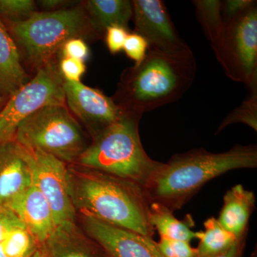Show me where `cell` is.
Instances as JSON below:
<instances>
[{"label":"cell","instance_id":"obj_1","mask_svg":"<svg viewBox=\"0 0 257 257\" xmlns=\"http://www.w3.org/2000/svg\"><path fill=\"white\" fill-rule=\"evenodd\" d=\"M67 182L77 214L153 238L150 202L145 189L136 182L78 165H67Z\"/></svg>","mask_w":257,"mask_h":257},{"label":"cell","instance_id":"obj_2","mask_svg":"<svg viewBox=\"0 0 257 257\" xmlns=\"http://www.w3.org/2000/svg\"><path fill=\"white\" fill-rule=\"evenodd\" d=\"M197 69L192 50L169 53L149 48L143 62L123 71L113 99L124 112L143 115L179 100L192 85Z\"/></svg>","mask_w":257,"mask_h":257},{"label":"cell","instance_id":"obj_3","mask_svg":"<svg viewBox=\"0 0 257 257\" xmlns=\"http://www.w3.org/2000/svg\"><path fill=\"white\" fill-rule=\"evenodd\" d=\"M256 167L255 145H235L221 153L194 149L176 154L164 163L145 193L150 202L160 203L175 212L213 179L229 171Z\"/></svg>","mask_w":257,"mask_h":257},{"label":"cell","instance_id":"obj_4","mask_svg":"<svg viewBox=\"0 0 257 257\" xmlns=\"http://www.w3.org/2000/svg\"><path fill=\"white\" fill-rule=\"evenodd\" d=\"M3 21L18 46L22 62H25L35 73L57 60L67 40L101 39L91 25L82 2L58 11H37L22 21Z\"/></svg>","mask_w":257,"mask_h":257},{"label":"cell","instance_id":"obj_5","mask_svg":"<svg viewBox=\"0 0 257 257\" xmlns=\"http://www.w3.org/2000/svg\"><path fill=\"white\" fill-rule=\"evenodd\" d=\"M142 116L124 112L92 139L74 165L102 171L146 188L164 163L152 160L144 149L139 132Z\"/></svg>","mask_w":257,"mask_h":257},{"label":"cell","instance_id":"obj_6","mask_svg":"<svg viewBox=\"0 0 257 257\" xmlns=\"http://www.w3.org/2000/svg\"><path fill=\"white\" fill-rule=\"evenodd\" d=\"M64 163L74 165L90 145V137L64 104L40 108L19 126L15 140Z\"/></svg>","mask_w":257,"mask_h":257},{"label":"cell","instance_id":"obj_7","mask_svg":"<svg viewBox=\"0 0 257 257\" xmlns=\"http://www.w3.org/2000/svg\"><path fill=\"white\" fill-rule=\"evenodd\" d=\"M219 43L212 49L225 74L249 90L257 88L256 3L236 18L224 22Z\"/></svg>","mask_w":257,"mask_h":257},{"label":"cell","instance_id":"obj_8","mask_svg":"<svg viewBox=\"0 0 257 257\" xmlns=\"http://www.w3.org/2000/svg\"><path fill=\"white\" fill-rule=\"evenodd\" d=\"M64 104L63 78L57 59L39 69L33 78L8 97L0 110V145L13 141L20 125L40 108Z\"/></svg>","mask_w":257,"mask_h":257},{"label":"cell","instance_id":"obj_9","mask_svg":"<svg viewBox=\"0 0 257 257\" xmlns=\"http://www.w3.org/2000/svg\"><path fill=\"white\" fill-rule=\"evenodd\" d=\"M18 145L31 170L32 184L48 201L56 224L75 221L77 212L69 194L67 164L40 150Z\"/></svg>","mask_w":257,"mask_h":257},{"label":"cell","instance_id":"obj_10","mask_svg":"<svg viewBox=\"0 0 257 257\" xmlns=\"http://www.w3.org/2000/svg\"><path fill=\"white\" fill-rule=\"evenodd\" d=\"M63 90L66 106L91 140L124 114L112 96L82 82L63 79Z\"/></svg>","mask_w":257,"mask_h":257},{"label":"cell","instance_id":"obj_11","mask_svg":"<svg viewBox=\"0 0 257 257\" xmlns=\"http://www.w3.org/2000/svg\"><path fill=\"white\" fill-rule=\"evenodd\" d=\"M135 32L143 36L150 49L181 53L191 50L179 36L167 7L161 0H134Z\"/></svg>","mask_w":257,"mask_h":257},{"label":"cell","instance_id":"obj_12","mask_svg":"<svg viewBox=\"0 0 257 257\" xmlns=\"http://www.w3.org/2000/svg\"><path fill=\"white\" fill-rule=\"evenodd\" d=\"M76 221L109 257H164L152 238L90 216L77 214Z\"/></svg>","mask_w":257,"mask_h":257},{"label":"cell","instance_id":"obj_13","mask_svg":"<svg viewBox=\"0 0 257 257\" xmlns=\"http://www.w3.org/2000/svg\"><path fill=\"white\" fill-rule=\"evenodd\" d=\"M5 206L14 211L40 246L57 226L48 201L33 184Z\"/></svg>","mask_w":257,"mask_h":257},{"label":"cell","instance_id":"obj_14","mask_svg":"<svg viewBox=\"0 0 257 257\" xmlns=\"http://www.w3.org/2000/svg\"><path fill=\"white\" fill-rule=\"evenodd\" d=\"M40 247L47 257H109L76 221L57 225Z\"/></svg>","mask_w":257,"mask_h":257},{"label":"cell","instance_id":"obj_15","mask_svg":"<svg viewBox=\"0 0 257 257\" xmlns=\"http://www.w3.org/2000/svg\"><path fill=\"white\" fill-rule=\"evenodd\" d=\"M32 185V175L16 141L0 145V205H7Z\"/></svg>","mask_w":257,"mask_h":257},{"label":"cell","instance_id":"obj_16","mask_svg":"<svg viewBox=\"0 0 257 257\" xmlns=\"http://www.w3.org/2000/svg\"><path fill=\"white\" fill-rule=\"evenodd\" d=\"M255 202L254 193L236 184L225 194L217 221L237 239L248 234V221L255 210Z\"/></svg>","mask_w":257,"mask_h":257},{"label":"cell","instance_id":"obj_17","mask_svg":"<svg viewBox=\"0 0 257 257\" xmlns=\"http://www.w3.org/2000/svg\"><path fill=\"white\" fill-rule=\"evenodd\" d=\"M30 80L18 46L0 18V96L9 97Z\"/></svg>","mask_w":257,"mask_h":257},{"label":"cell","instance_id":"obj_18","mask_svg":"<svg viewBox=\"0 0 257 257\" xmlns=\"http://www.w3.org/2000/svg\"><path fill=\"white\" fill-rule=\"evenodd\" d=\"M83 6L93 29L103 38L106 29L117 25L128 29L133 3L128 0H87Z\"/></svg>","mask_w":257,"mask_h":257},{"label":"cell","instance_id":"obj_19","mask_svg":"<svg viewBox=\"0 0 257 257\" xmlns=\"http://www.w3.org/2000/svg\"><path fill=\"white\" fill-rule=\"evenodd\" d=\"M149 220L161 238L190 242L196 239V231L190 229L186 221L179 220L174 211L160 203L150 202Z\"/></svg>","mask_w":257,"mask_h":257},{"label":"cell","instance_id":"obj_20","mask_svg":"<svg viewBox=\"0 0 257 257\" xmlns=\"http://www.w3.org/2000/svg\"><path fill=\"white\" fill-rule=\"evenodd\" d=\"M204 231L196 232L199 239L197 250L199 257H214L229 249L237 238L224 229L217 219L211 217L204 221Z\"/></svg>","mask_w":257,"mask_h":257},{"label":"cell","instance_id":"obj_21","mask_svg":"<svg viewBox=\"0 0 257 257\" xmlns=\"http://www.w3.org/2000/svg\"><path fill=\"white\" fill-rule=\"evenodd\" d=\"M198 21L212 49L219 43L224 31V20L219 0H194Z\"/></svg>","mask_w":257,"mask_h":257},{"label":"cell","instance_id":"obj_22","mask_svg":"<svg viewBox=\"0 0 257 257\" xmlns=\"http://www.w3.org/2000/svg\"><path fill=\"white\" fill-rule=\"evenodd\" d=\"M40 247L28 229L21 228L0 242V257H31Z\"/></svg>","mask_w":257,"mask_h":257},{"label":"cell","instance_id":"obj_23","mask_svg":"<svg viewBox=\"0 0 257 257\" xmlns=\"http://www.w3.org/2000/svg\"><path fill=\"white\" fill-rule=\"evenodd\" d=\"M249 91V96L223 119L216 134L229 125L238 123L246 124L257 131V88Z\"/></svg>","mask_w":257,"mask_h":257},{"label":"cell","instance_id":"obj_24","mask_svg":"<svg viewBox=\"0 0 257 257\" xmlns=\"http://www.w3.org/2000/svg\"><path fill=\"white\" fill-rule=\"evenodd\" d=\"M33 0H0V18L11 21L26 20L37 12Z\"/></svg>","mask_w":257,"mask_h":257},{"label":"cell","instance_id":"obj_25","mask_svg":"<svg viewBox=\"0 0 257 257\" xmlns=\"http://www.w3.org/2000/svg\"><path fill=\"white\" fill-rule=\"evenodd\" d=\"M157 244L164 257H199L197 248L187 241L160 238Z\"/></svg>","mask_w":257,"mask_h":257},{"label":"cell","instance_id":"obj_26","mask_svg":"<svg viewBox=\"0 0 257 257\" xmlns=\"http://www.w3.org/2000/svg\"><path fill=\"white\" fill-rule=\"evenodd\" d=\"M149 44L147 40L136 32H130L123 51L126 57L135 62V64L143 62L148 52Z\"/></svg>","mask_w":257,"mask_h":257},{"label":"cell","instance_id":"obj_27","mask_svg":"<svg viewBox=\"0 0 257 257\" xmlns=\"http://www.w3.org/2000/svg\"><path fill=\"white\" fill-rule=\"evenodd\" d=\"M59 72L64 80L81 82L87 70L85 62L73 58H58Z\"/></svg>","mask_w":257,"mask_h":257},{"label":"cell","instance_id":"obj_28","mask_svg":"<svg viewBox=\"0 0 257 257\" xmlns=\"http://www.w3.org/2000/svg\"><path fill=\"white\" fill-rule=\"evenodd\" d=\"M89 55L90 51L85 40L82 38H72L64 42L57 59L67 57L85 62L89 59Z\"/></svg>","mask_w":257,"mask_h":257},{"label":"cell","instance_id":"obj_29","mask_svg":"<svg viewBox=\"0 0 257 257\" xmlns=\"http://www.w3.org/2000/svg\"><path fill=\"white\" fill-rule=\"evenodd\" d=\"M128 34V29L117 25L109 27L106 29L104 35V41L108 50L111 55H116L123 50Z\"/></svg>","mask_w":257,"mask_h":257},{"label":"cell","instance_id":"obj_30","mask_svg":"<svg viewBox=\"0 0 257 257\" xmlns=\"http://www.w3.org/2000/svg\"><path fill=\"white\" fill-rule=\"evenodd\" d=\"M21 228H25V225L14 211L7 206L0 205V242Z\"/></svg>","mask_w":257,"mask_h":257},{"label":"cell","instance_id":"obj_31","mask_svg":"<svg viewBox=\"0 0 257 257\" xmlns=\"http://www.w3.org/2000/svg\"><path fill=\"white\" fill-rule=\"evenodd\" d=\"M256 1L253 0H226L221 1V13L224 22L228 21L231 19L246 11L253 5L256 4Z\"/></svg>","mask_w":257,"mask_h":257},{"label":"cell","instance_id":"obj_32","mask_svg":"<svg viewBox=\"0 0 257 257\" xmlns=\"http://www.w3.org/2000/svg\"><path fill=\"white\" fill-rule=\"evenodd\" d=\"M78 2L68 1V0H41L37 2L43 12H55L67 9L71 7L78 5Z\"/></svg>","mask_w":257,"mask_h":257},{"label":"cell","instance_id":"obj_33","mask_svg":"<svg viewBox=\"0 0 257 257\" xmlns=\"http://www.w3.org/2000/svg\"><path fill=\"white\" fill-rule=\"evenodd\" d=\"M246 237H247V234L238 238L229 249L214 257H243L245 246H246Z\"/></svg>","mask_w":257,"mask_h":257},{"label":"cell","instance_id":"obj_34","mask_svg":"<svg viewBox=\"0 0 257 257\" xmlns=\"http://www.w3.org/2000/svg\"><path fill=\"white\" fill-rule=\"evenodd\" d=\"M31 257H47L45 253L44 252L43 250L42 249L41 247L38 248L35 253Z\"/></svg>","mask_w":257,"mask_h":257},{"label":"cell","instance_id":"obj_35","mask_svg":"<svg viewBox=\"0 0 257 257\" xmlns=\"http://www.w3.org/2000/svg\"><path fill=\"white\" fill-rule=\"evenodd\" d=\"M8 97H5V96H0V110H1L2 108L5 106V104H6L7 101H8Z\"/></svg>","mask_w":257,"mask_h":257}]
</instances>
